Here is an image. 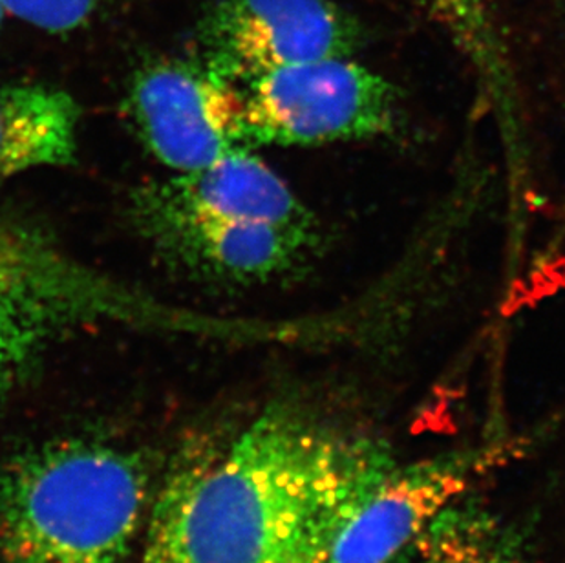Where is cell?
<instances>
[{"instance_id":"cell-4","label":"cell","mask_w":565,"mask_h":563,"mask_svg":"<svg viewBox=\"0 0 565 563\" xmlns=\"http://www.w3.org/2000/svg\"><path fill=\"white\" fill-rule=\"evenodd\" d=\"M253 145L320 147L392 136L403 114L397 86L353 57L271 70L241 88Z\"/></svg>"},{"instance_id":"cell-9","label":"cell","mask_w":565,"mask_h":563,"mask_svg":"<svg viewBox=\"0 0 565 563\" xmlns=\"http://www.w3.org/2000/svg\"><path fill=\"white\" fill-rule=\"evenodd\" d=\"M138 208L320 234L313 211L249 149L233 150L211 166L150 187Z\"/></svg>"},{"instance_id":"cell-11","label":"cell","mask_w":565,"mask_h":563,"mask_svg":"<svg viewBox=\"0 0 565 563\" xmlns=\"http://www.w3.org/2000/svg\"><path fill=\"white\" fill-rule=\"evenodd\" d=\"M416 563L527 562L520 534L492 510L461 496L430 521Z\"/></svg>"},{"instance_id":"cell-6","label":"cell","mask_w":565,"mask_h":563,"mask_svg":"<svg viewBox=\"0 0 565 563\" xmlns=\"http://www.w3.org/2000/svg\"><path fill=\"white\" fill-rule=\"evenodd\" d=\"M128 116L156 160L178 174L249 149L241 86L207 64L172 61L143 70L130 86Z\"/></svg>"},{"instance_id":"cell-14","label":"cell","mask_w":565,"mask_h":563,"mask_svg":"<svg viewBox=\"0 0 565 563\" xmlns=\"http://www.w3.org/2000/svg\"><path fill=\"white\" fill-rule=\"evenodd\" d=\"M13 15L44 32H74L96 15L105 0H0Z\"/></svg>"},{"instance_id":"cell-3","label":"cell","mask_w":565,"mask_h":563,"mask_svg":"<svg viewBox=\"0 0 565 563\" xmlns=\"http://www.w3.org/2000/svg\"><path fill=\"white\" fill-rule=\"evenodd\" d=\"M96 325L180 333L225 330L216 320L103 277L41 229L0 219V397L39 367L57 340Z\"/></svg>"},{"instance_id":"cell-1","label":"cell","mask_w":565,"mask_h":563,"mask_svg":"<svg viewBox=\"0 0 565 563\" xmlns=\"http://www.w3.org/2000/svg\"><path fill=\"white\" fill-rule=\"evenodd\" d=\"M397 461L384 443L275 403L209 457L182 516V563H320Z\"/></svg>"},{"instance_id":"cell-13","label":"cell","mask_w":565,"mask_h":563,"mask_svg":"<svg viewBox=\"0 0 565 563\" xmlns=\"http://www.w3.org/2000/svg\"><path fill=\"white\" fill-rule=\"evenodd\" d=\"M213 452L188 450L167 476L150 507L139 563H182V516L194 479Z\"/></svg>"},{"instance_id":"cell-15","label":"cell","mask_w":565,"mask_h":563,"mask_svg":"<svg viewBox=\"0 0 565 563\" xmlns=\"http://www.w3.org/2000/svg\"><path fill=\"white\" fill-rule=\"evenodd\" d=\"M4 17H6L4 6H2V2H0V26H2V21H4Z\"/></svg>"},{"instance_id":"cell-2","label":"cell","mask_w":565,"mask_h":563,"mask_svg":"<svg viewBox=\"0 0 565 563\" xmlns=\"http://www.w3.org/2000/svg\"><path fill=\"white\" fill-rule=\"evenodd\" d=\"M150 507L138 452L44 443L0 468V563H127Z\"/></svg>"},{"instance_id":"cell-10","label":"cell","mask_w":565,"mask_h":563,"mask_svg":"<svg viewBox=\"0 0 565 563\" xmlns=\"http://www.w3.org/2000/svg\"><path fill=\"white\" fill-rule=\"evenodd\" d=\"M81 108L46 85L0 88V183L43 167L70 166L79 147Z\"/></svg>"},{"instance_id":"cell-12","label":"cell","mask_w":565,"mask_h":563,"mask_svg":"<svg viewBox=\"0 0 565 563\" xmlns=\"http://www.w3.org/2000/svg\"><path fill=\"white\" fill-rule=\"evenodd\" d=\"M419 4L475 63L478 72L494 88L492 94L505 96V57L486 0H419Z\"/></svg>"},{"instance_id":"cell-8","label":"cell","mask_w":565,"mask_h":563,"mask_svg":"<svg viewBox=\"0 0 565 563\" xmlns=\"http://www.w3.org/2000/svg\"><path fill=\"white\" fill-rule=\"evenodd\" d=\"M138 219L156 247L198 277L225 286H260L282 280L310 261L320 234L262 222H236L138 208Z\"/></svg>"},{"instance_id":"cell-7","label":"cell","mask_w":565,"mask_h":563,"mask_svg":"<svg viewBox=\"0 0 565 563\" xmlns=\"http://www.w3.org/2000/svg\"><path fill=\"white\" fill-rule=\"evenodd\" d=\"M203 43L209 68L238 86L289 64L353 57L363 33L333 0H220Z\"/></svg>"},{"instance_id":"cell-5","label":"cell","mask_w":565,"mask_h":563,"mask_svg":"<svg viewBox=\"0 0 565 563\" xmlns=\"http://www.w3.org/2000/svg\"><path fill=\"white\" fill-rule=\"evenodd\" d=\"M478 448L395 461L348 510L320 563H414L430 521L502 456Z\"/></svg>"}]
</instances>
